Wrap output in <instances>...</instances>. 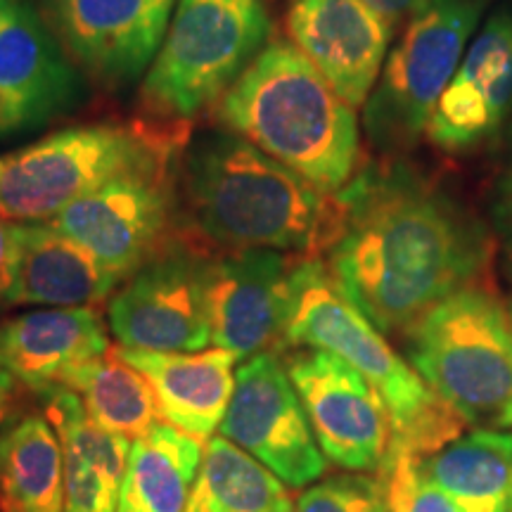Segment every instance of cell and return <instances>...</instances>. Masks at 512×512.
Returning a JSON list of instances; mask_svg holds the SVG:
<instances>
[{"instance_id":"1","label":"cell","mask_w":512,"mask_h":512,"mask_svg":"<svg viewBox=\"0 0 512 512\" xmlns=\"http://www.w3.org/2000/svg\"><path fill=\"white\" fill-rule=\"evenodd\" d=\"M337 195L342 223L328 268L384 335L406 337L489 268L491 240L477 216L406 159L358 169Z\"/></svg>"},{"instance_id":"2","label":"cell","mask_w":512,"mask_h":512,"mask_svg":"<svg viewBox=\"0 0 512 512\" xmlns=\"http://www.w3.org/2000/svg\"><path fill=\"white\" fill-rule=\"evenodd\" d=\"M178 200L192 228L226 252L275 249L318 256L342 223L337 192H323L228 128L185 143Z\"/></svg>"},{"instance_id":"3","label":"cell","mask_w":512,"mask_h":512,"mask_svg":"<svg viewBox=\"0 0 512 512\" xmlns=\"http://www.w3.org/2000/svg\"><path fill=\"white\" fill-rule=\"evenodd\" d=\"M216 117L318 190L339 192L358 174L356 110L292 43H268L219 100Z\"/></svg>"},{"instance_id":"4","label":"cell","mask_w":512,"mask_h":512,"mask_svg":"<svg viewBox=\"0 0 512 512\" xmlns=\"http://www.w3.org/2000/svg\"><path fill=\"white\" fill-rule=\"evenodd\" d=\"M283 347L330 351L366 377L392 418V448L427 458L465 430L456 408L389 347L318 256H299L294 264Z\"/></svg>"},{"instance_id":"5","label":"cell","mask_w":512,"mask_h":512,"mask_svg":"<svg viewBox=\"0 0 512 512\" xmlns=\"http://www.w3.org/2000/svg\"><path fill=\"white\" fill-rule=\"evenodd\" d=\"M185 124H83L50 133L3 159L0 216L15 223L53 221L60 211L128 171L181 152Z\"/></svg>"},{"instance_id":"6","label":"cell","mask_w":512,"mask_h":512,"mask_svg":"<svg viewBox=\"0 0 512 512\" xmlns=\"http://www.w3.org/2000/svg\"><path fill=\"white\" fill-rule=\"evenodd\" d=\"M408 361L467 425L512 427V318L484 287L444 299L406 335Z\"/></svg>"},{"instance_id":"7","label":"cell","mask_w":512,"mask_h":512,"mask_svg":"<svg viewBox=\"0 0 512 512\" xmlns=\"http://www.w3.org/2000/svg\"><path fill=\"white\" fill-rule=\"evenodd\" d=\"M264 0H178L162 48L147 69L140 102L164 124H188L219 105L268 46Z\"/></svg>"},{"instance_id":"8","label":"cell","mask_w":512,"mask_h":512,"mask_svg":"<svg viewBox=\"0 0 512 512\" xmlns=\"http://www.w3.org/2000/svg\"><path fill=\"white\" fill-rule=\"evenodd\" d=\"M489 0H425L387 55L363 107L375 150L396 155L427 136L432 114L456 74Z\"/></svg>"},{"instance_id":"9","label":"cell","mask_w":512,"mask_h":512,"mask_svg":"<svg viewBox=\"0 0 512 512\" xmlns=\"http://www.w3.org/2000/svg\"><path fill=\"white\" fill-rule=\"evenodd\" d=\"M176 202L178 166L171 155L105 183L50 223L124 280L169 245Z\"/></svg>"},{"instance_id":"10","label":"cell","mask_w":512,"mask_h":512,"mask_svg":"<svg viewBox=\"0 0 512 512\" xmlns=\"http://www.w3.org/2000/svg\"><path fill=\"white\" fill-rule=\"evenodd\" d=\"M221 434L290 489H304L328 470V458L278 351L249 356L238 368Z\"/></svg>"},{"instance_id":"11","label":"cell","mask_w":512,"mask_h":512,"mask_svg":"<svg viewBox=\"0 0 512 512\" xmlns=\"http://www.w3.org/2000/svg\"><path fill=\"white\" fill-rule=\"evenodd\" d=\"M209 259L188 245H166L112 294L107 323L119 347L202 351L211 344Z\"/></svg>"},{"instance_id":"12","label":"cell","mask_w":512,"mask_h":512,"mask_svg":"<svg viewBox=\"0 0 512 512\" xmlns=\"http://www.w3.org/2000/svg\"><path fill=\"white\" fill-rule=\"evenodd\" d=\"M285 368L323 456L351 472L380 470L394 427L373 384L323 349L297 351Z\"/></svg>"},{"instance_id":"13","label":"cell","mask_w":512,"mask_h":512,"mask_svg":"<svg viewBox=\"0 0 512 512\" xmlns=\"http://www.w3.org/2000/svg\"><path fill=\"white\" fill-rule=\"evenodd\" d=\"M178 0H41L74 64L102 86H124L150 69Z\"/></svg>"},{"instance_id":"14","label":"cell","mask_w":512,"mask_h":512,"mask_svg":"<svg viewBox=\"0 0 512 512\" xmlns=\"http://www.w3.org/2000/svg\"><path fill=\"white\" fill-rule=\"evenodd\" d=\"M76 64L29 0H0V136L72 110L83 86Z\"/></svg>"},{"instance_id":"15","label":"cell","mask_w":512,"mask_h":512,"mask_svg":"<svg viewBox=\"0 0 512 512\" xmlns=\"http://www.w3.org/2000/svg\"><path fill=\"white\" fill-rule=\"evenodd\" d=\"M299 256L275 249H240L209 259L207 309L211 344L247 361L283 349Z\"/></svg>"},{"instance_id":"16","label":"cell","mask_w":512,"mask_h":512,"mask_svg":"<svg viewBox=\"0 0 512 512\" xmlns=\"http://www.w3.org/2000/svg\"><path fill=\"white\" fill-rule=\"evenodd\" d=\"M512 117V5L484 17L427 126L439 150L465 155L494 140Z\"/></svg>"},{"instance_id":"17","label":"cell","mask_w":512,"mask_h":512,"mask_svg":"<svg viewBox=\"0 0 512 512\" xmlns=\"http://www.w3.org/2000/svg\"><path fill=\"white\" fill-rule=\"evenodd\" d=\"M292 46L351 107L366 105L387 62L394 29L363 0H294Z\"/></svg>"},{"instance_id":"18","label":"cell","mask_w":512,"mask_h":512,"mask_svg":"<svg viewBox=\"0 0 512 512\" xmlns=\"http://www.w3.org/2000/svg\"><path fill=\"white\" fill-rule=\"evenodd\" d=\"M110 347L105 320L93 306L38 309L0 325V366L38 394L72 389Z\"/></svg>"},{"instance_id":"19","label":"cell","mask_w":512,"mask_h":512,"mask_svg":"<svg viewBox=\"0 0 512 512\" xmlns=\"http://www.w3.org/2000/svg\"><path fill=\"white\" fill-rule=\"evenodd\" d=\"M114 349L150 382L164 420L197 441L214 437L235 392L238 356L233 351L221 347L202 351Z\"/></svg>"},{"instance_id":"20","label":"cell","mask_w":512,"mask_h":512,"mask_svg":"<svg viewBox=\"0 0 512 512\" xmlns=\"http://www.w3.org/2000/svg\"><path fill=\"white\" fill-rule=\"evenodd\" d=\"M19 261L5 302L43 309H81L112 297L119 275L50 221L17 223Z\"/></svg>"},{"instance_id":"21","label":"cell","mask_w":512,"mask_h":512,"mask_svg":"<svg viewBox=\"0 0 512 512\" xmlns=\"http://www.w3.org/2000/svg\"><path fill=\"white\" fill-rule=\"evenodd\" d=\"M46 418L64 453L62 512H117L131 446L128 439L100 427L72 389L41 394Z\"/></svg>"},{"instance_id":"22","label":"cell","mask_w":512,"mask_h":512,"mask_svg":"<svg viewBox=\"0 0 512 512\" xmlns=\"http://www.w3.org/2000/svg\"><path fill=\"white\" fill-rule=\"evenodd\" d=\"M434 484L460 512H512V432L484 430L422 458Z\"/></svg>"},{"instance_id":"23","label":"cell","mask_w":512,"mask_h":512,"mask_svg":"<svg viewBox=\"0 0 512 512\" xmlns=\"http://www.w3.org/2000/svg\"><path fill=\"white\" fill-rule=\"evenodd\" d=\"M202 456V441L159 422L131 446L117 512H185Z\"/></svg>"},{"instance_id":"24","label":"cell","mask_w":512,"mask_h":512,"mask_svg":"<svg viewBox=\"0 0 512 512\" xmlns=\"http://www.w3.org/2000/svg\"><path fill=\"white\" fill-rule=\"evenodd\" d=\"M0 505L3 512L64 508L62 441L43 415L12 420L0 437Z\"/></svg>"},{"instance_id":"25","label":"cell","mask_w":512,"mask_h":512,"mask_svg":"<svg viewBox=\"0 0 512 512\" xmlns=\"http://www.w3.org/2000/svg\"><path fill=\"white\" fill-rule=\"evenodd\" d=\"M287 484L226 437L209 439L185 512H292Z\"/></svg>"},{"instance_id":"26","label":"cell","mask_w":512,"mask_h":512,"mask_svg":"<svg viewBox=\"0 0 512 512\" xmlns=\"http://www.w3.org/2000/svg\"><path fill=\"white\" fill-rule=\"evenodd\" d=\"M72 392L100 427L124 439L138 441L164 420L150 382L114 347L83 370Z\"/></svg>"},{"instance_id":"27","label":"cell","mask_w":512,"mask_h":512,"mask_svg":"<svg viewBox=\"0 0 512 512\" xmlns=\"http://www.w3.org/2000/svg\"><path fill=\"white\" fill-rule=\"evenodd\" d=\"M377 472L387 512H460L458 505L432 482L422 458L415 453L389 448Z\"/></svg>"},{"instance_id":"28","label":"cell","mask_w":512,"mask_h":512,"mask_svg":"<svg viewBox=\"0 0 512 512\" xmlns=\"http://www.w3.org/2000/svg\"><path fill=\"white\" fill-rule=\"evenodd\" d=\"M292 512H387V505L380 479L342 475L309 486Z\"/></svg>"},{"instance_id":"29","label":"cell","mask_w":512,"mask_h":512,"mask_svg":"<svg viewBox=\"0 0 512 512\" xmlns=\"http://www.w3.org/2000/svg\"><path fill=\"white\" fill-rule=\"evenodd\" d=\"M494 216L498 233L508 249V259L512 264V145L505 159L501 176L496 181V195H494Z\"/></svg>"},{"instance_id":"30","label":"cell","mask_w":512,"mask_h":512,"mask_svg":"<svg viewBox=\"0 0 512 512\" xmlns=\"http://www.w3.org/2000/svg\"><path fill=\"white\" fill-rule=\"evenodd\" d=\"M19 261V238L17 223L0 216V299L5 302L17 278Z\"/></svg>"},{"instance_id":"31","label":"cell","mask_w":512,"mask_h":512,"mask_svg":"<svg viewBox=\"0 0 512 512\" xmlns=\"http://www.w3.org/2000/svg\"><path fill=\"white\" fill-rule=\"evenodd\" d=\"M363 3H368L389 27L396 29L403 19H411L425 5V0H363Z\"/></svg>"},{"instance_id":"32","label":"cell","mask_w":512,"mask_h":512,"mask_svg":"<svg viewBox=\"0 0 512 512\" xmlns=\"http://www.w3.org/2000/svg\"><path fill=\"white\" fill-rule=\"evenodd\" d=\"M17 396V380L12 377L8 370L0 366V437L8 430L12 422V406H15Z\"/></svg>"},{"instance_id":"33","label":"cell","mask_w":512,"mask_h":512,"mask_svg":"<svg viewBox=\"0 0 512 512\" xmlns=\"http://www.w3.org/2000/svg\"><path fill=\"white\" fill-rule=\"evenodd\" d=\"M0 171H3V159H0Z\"/></svg>"},{"instance_id":"34","label":"cell","mask_w":512,"mask_h":512,"mask_svg":"<svg viewBox=\"0 0 512 512\" xmlns=\"http://www.w3.org/2000/svg\"><path fill=\"white\" fill-rule=\"evenodd\" d=\"M510 318H512V306H510Z\"/></svg>"}]
</instances>
